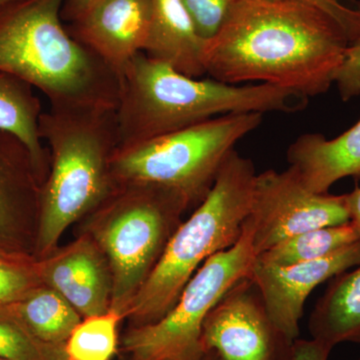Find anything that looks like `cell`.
<instances>
[{"instance_id":"cell-1","label":"cell","mask_w":360,"mask_h":360,"mask_svg":"<svg viewBox=\"0 0 360 360\" xmlns=\"http://www.w3.org/2000/svg\"><path fill=\"white\" fill-rule=\"evenodd\" d=\"M349 39L331 16L302 0H236L206 40V73L224 84L274 85L307 98L335 84Z\"/></svg>"},{"instance_id":"cell-2","label":"cell","mask_w":360,"mask_h":360,"mask_svg":"<svg viewBox=\"0 0 360 360\" xmlns=\"http://www.w3.org/2000/svg\"><path fill=\"white\" fill-rule=\"evenodd\" d=\"M120 82L117 148L229 113L297 112L309 103L302 94L274 85H234L186 77L144 52L125 66Z\"/></svg>"},{"instance_id":"cell-3","label":"cell","mask_w":360,"mask_h":360,"mask_svg":"<svg viewBox=\"0 0 360 360\" xmlns=\"http://www.w3.org/2000/svg\"><path fill=\"white\" fill-rule=\"evenodd\" d=\"M65 0H11L0 6V72L25 80L52 110H116L120 77L68 32Z\"/></svg>"},{"instance_id":"cell-4","label":"cell","mask_w":360,"mask_h":360,"mask_svg":"<svg viewBox=\"0 0 360 360\" xmlns=\"http://www.w3.org/2000/svg\"><path fill=\"white\" fill-rule=\"evenodd\" d=\"M49 169L39 189L35 260L51 255L71 224L115 191L111 160L118 148L115 110H49L39 118Z\"/></svg>"},{"instance_id":"cell-5","label":"cell","mask_w":360,"mask_h":360,"mask_svg":"<svg viewBox=\"0 0 360 360\" xmlns=\"http://www.w3.org/2000/svg\"><path fill=\"white\" fill-rule=\"evenodd\" d=\"M250 158L234 149L205 200L174 232L160 259L125 314L131 326L155 323L179 300L208 258L229 250L243 234L257 177Z\"/></svg>"},{"instance_id":"cell-6","label":"cell","mask_w":360,"mask_h":360,"mask_svg":"<svg viewBox=\"0 0 360 360\" xmlns=\"http://www.w3.org/2000/svg\"><path fill=\"white\" fill-rule=\"evenodd\" d=\"M188 201L174 189L116 184L90 213L86 234L108 259L112 277L110 309L125 314L181 224Z\"/></svg>"},{"instance_id":"cell-7","label":"cell","mask_w":360,"mask_h":360,"mask_svg":"<svg viewBox=\"0 0 360 360\" xmlns=\"http://www.w3.org/2000/svg\"><path fill=\"white\" fill-rule=\"evenodd\" d=\"M258 112L229 113L187 129L116 149L111 160L115 184H146L181 193L200 205L236 143L262 122Z\"/></svg>"},{"instance_id":"cell-8","label":"cell","mask_w":360,"mask_h":360,"mask_svg":"<svg viewBox=\"0 0 360 360\" xmlns=\"http://www.w3.org/2000/svg\"><path fill=\"white\" fill-rule=\"evenodd\" d=\"M250 225L229 250L212 255L189 279L167 315L142 326H130L122 347L131 360H198L202 356L201 331L206 317L225 293L250 277L255 262Z\"/></svg>"},{"instance_id":"cell-9","label":"cell","mask_w":360,"mask_h":360,"mask_svg":"<svg viewBox=\"0 0 360 360\" xmlns=\"http://www.w3.org/2000/svg\"><path fill=\"white\" fill-rule=\"evenodd\" d=\"M248 222L255 255L302 232L350 222L345 194L315 193L295 170L257 174Z\"/></svg>"},{"instance_id":"cell-10","label":"cell","mask_w":360,"mask_h":360,"mask_svg":"<svg viewBox=\"0 0 360 360\" xmlns=\"http://www.w3.org/2000/svg\"><path fill=\"white\" fill-rule=\"evenodd\" d=\"M295 341L272 321L250 277L225 293L201 331L203 352L224 360H291Z\"/></svg>"},{"instance_id":"cell-11","label":"cell","mask_w":360,"mask_h":360,"mask_svg":"<svg viewBox=\"0 0 360 360\" xmlns=\"http://www.w3.org/2000/svg\"><path fill=\"white\" fill-rule=\"evenodd\" d=\"M359 264L360 239L328 257L288 266L262 264L255 257L250 278L257 286L272 321L284 335L296 340L310 293Z\"/></svg>"},{"instance_id":"cell-12","label":"cell","mask_w":360,"mask_h":360,"mask_svg":"<svg viewBox=\"0 0 360 360\" xmlns=\"http://www.w3.org/2000/svg\"><path fill=\"white\" fill-rule=\"evenodd\" d=\"M39 189V176L25 144L0 131V251L33 257Z\"/></svg>"},{"instance_id":"cell-13","label":"cell","mask_w":360,"mask_h":360,"mask_svg":"<svg viewBox=\"0 0 360 360\" xmlns=\"http://www.w3.org/2000/svg\"><path fill=\"white\" fill-rule=\"evenodd\" d=\"M151 14V0H98L66 28L120 77L129 61L143 52Z\"/></svg>"},{"instance_id":"cell-14","label":"cell","mask_w":360,"mask_h":360,"mask_svg":"<svg viewBox=\"0 0 360 360\" xmlns=\"http://www.w3.org/2000/svg\"><path fill=\"white\" fill-rule=\"evenodd\" d=\"M37 269L41 283L60 293L82 319L110 309V265L89 234L37 260Z\"/></svg>"},{"instance_id":"cell-15","label":"cell","mask_w":360,"mask_h":360,"mask_svg":"<svg viewBox=\"0 0 360 360\" xmlns=\"http://www.w3.org/2000/svg\"><path fill=\"white\" fill-rule=\"evenodd\" d=\"M286 158L312 193H328L345 177L360 179V120L333 139L321 134L300 135L290 144Z\"/></svg>"},{"instance_id":"cell-16","label":"cell","mask_w":360,"mask_h":360,"mask_svg":"<svg viewBox=\"0 0 360 360\" xmlns=\"http://www.w3.org/2000/svg\"><path fill=\"white\" fill-rule=\"evenodd\" d=\"M153 14L143 52L186 77L206 73L203 53L206 40L200 37L181 0H151Z\"/></svg>"},{"instance_id":"cell-17","label":"cell","mask_w":360,"mask_h":360,"mask_svg":"<svg viewBox=\"0 0 360 360\" xmlns=\"http://www.w3.org/2000/svg\"><path fill=\"white\" fill-rule=\"evenodd\" d=\"M310 314L312 340L333 348L360 342V264L330 279Z\"/></svg>"},{"instance_id":"cell-18","label":"cell","mask_w":360,"mask_h":360,"mask_svg":"<svg viewBox=\"0 0 360 360\" xmlns=\"http://www.w3.org/2000/svg\"><path fill=\"white\" fill-rule=\"evenodd\" d=\"M44 112L34 89L20 78L0 72V131L13 135L32 156L40 186L49 169V150L39 134Z\"/></svg>"},{"instance_id":"cell-19","label":"cell","mask_w":360,"mask_h":360,"mask_svg":"<svg viewBox=\"0 0 360 360\" xmlns=\"http://www.w3.org/2000/svg\"><path fill=\"white\" fill-rule=\"evenodd\" d=\"M45 342L65 345L82 315L60 293L44 283L22 300L0 309Z\"/></svg>"},{"instance_id":"cell-20","label":"cell","mask_w":360,"mask_h":360,"mask_svg":"<svg viewBox=\"0 0 360 360\" xmlns=\"http://www.w3.org/2000/svg\"><path fill=\"white\" fill-rule=\"evenodd\" d=\"M359 239V232L352 222L321 227L284 239L258 255L257 260L274 266L302 264L333 255Z\"/></svg>"},{"instance_id":"cell-21","label":"cell","mask_w":360,"mask_h":360,"mask_svg":"<svg viewBox=\"0 0 360 360\" xmlns=\"http://www.w3.org/2000/svg\"><path fill=\"white\" fill-rule=\"evenodd\" d=\"M122 319L113 309L82 319L66 340L68 360L112 359L117 352L118 326Z\"/></svg>"},{"instance_id":"cell-22","label":"cell","mask_w":360,"mask_h":360,"mask_svg":"<svg viewBox=\"0 0 360 360\" xmlns=\"http://www.w3.org/2000/svg\"><path fill=\"white\" fill-rule=\"evenodd\" d=\"M0 359L7 360H68L65 345L45 342L32 335L11 315L0 309Z\"/></svg>"},{"instance_id":"cell-23","label":"cell","mask_w":360,"mask_h":360,"mask_svg":"<svg viewBox=\"0 0 360 360\" xmlns=\"http://www.w3.org/2000/svg\"><path fill=\"white\" fill-rule=\"evenodd\" d=\"M41 284L34 258L0 251V309L22 300Z\"/></svg>"},{"instance_id":"cell-24","label":"cell","mask_w":360,"mask_h":360,"mask_svg":"<svg viewBox=\"0 0 360 360\" xmlns=\"http://www.w3.org/2000/svg\"><path fill=\"white\" fill-rule=\"evenodd\" d=\"M203 39H212L236 0H181Z\"/></svg>"},{"instance_id":"cell-25","label":"cell","mask_w":360,"mask_h":360,"mask_svg":"<svg viewBox=\"0 0 360 360\" xmlns=\"http://www.w3.org/2000/svg\"><path fill=\"white\" fill-rule=\"evenodd\" d=\"M328 13L345 30L349 42L360 37V2L355 0H302Z\"/></svg>"},{"instance_id":"cell-26","label":"cell","mask_w":360,"mask_h":360,"mask_svg":"<svg viewBox=\"0 0 360 360\" xmlns=\"http://www.w3.org/2000/svg\"><path fill=\"white\" fill-rule=\"evenodd\" d=\"M335 84L343 101L360 96V37L348 44Z\"/></svg>"},{"instance_id":"cell-27","label":"cell","mask_w":360,"mask_h":360,"mask_svg":"<svg viewBox=\"0 0 360 360\" xmlns=\"http://www.w3.org/2000/svg\"><path fill=\"white\" fill-rule=\"evenodd\" d=\"M333 348L315 340H296L291 360H328Z\"/></svg>"},{"instance_id":"cell-28","label":"cell","mask_w":360,"mask_h":360,"mask_svg":"<svg viewBox=\"0 0 360 360\" xmlns=\"http://www.w3.org/2000/svg\"><path fill=\"white\" fill-rule=\"evenodd\" d=\"M98 0H65L61 9V18L63 22L72 23L89 13Z\"/></svg>"},{"instance_id":"cell-29","label":"cell","mask_w":360,"mask_h":360,"mask_svg":"<svg viewBox=\"0 0 360 360\" xmlns=\"http://www.w3.org/2000/svg\"><path fill=\"white\" fill-rule=\"evenodd\" d=\"M345 200L350 215V222L354 225L360 236V187L356 186L352 193H345Z\"/></svg>"},{"instance_id":"cell-30","label":"cell","mask_w":360,"mask_h":360,"mask_svg":"<svg viewBox=\"0 0 360 360\" xmlns=\"http://www.w3.org/2000/svg\"><path fill=\"white\" fill-rule=\"evenodd\" d=\"M198 360H224L214 352H206Z\"/></svg>"},{"instance_id":"cell-31","label":"cell","mask_w":360,"mask_h":360,"mask_svg":"<svg viewBox=\"0 0 360 360\" xmlns=\"http://www.w3.org/2000/svg\"><path fill=\"white\" fill-rule=\"evenodd\" d=\"M8 1H11V0H0V6H1V4H6V2H8Z\"/></svg>"},{"instance_id":"cell-32","label":"cell","mask_w":360,"mask_h":360,"mask_svg":"<svg viewBox=\"0 0 360 360\" xmlns=\"http://www.w3.org/2000/svg\"><path fill=\"white\" fill-rule=\"evenodd\" d=\"M0 360H7V359H0Z\"/></svg>"},{"instance_id":"cell-33","label":"cell","mask_w":360,"mask_h":360,"mask_svg":"<svg viewBox=\"0 0 360 360\" xmlns=\"http://www.w3.org/2000/svg\"><path fill=\"white\" fill-rule=\"evenodd\" d=\"M129 360H131V359H130L129 357Z\"/></svg>"},{"instance_id":"cell-34","label":"cell","mask_w":360,"mask_h":360,"mask_svg":"<svg viewBox=\"0 0 360 360\" xmlns=\"http://www.w3.org/2000/svg\"><path fill=\"white\" fill-rule=\"evenodd\" d=\"M360 360V359H359Z\"/></svg>"}]
</instances>
